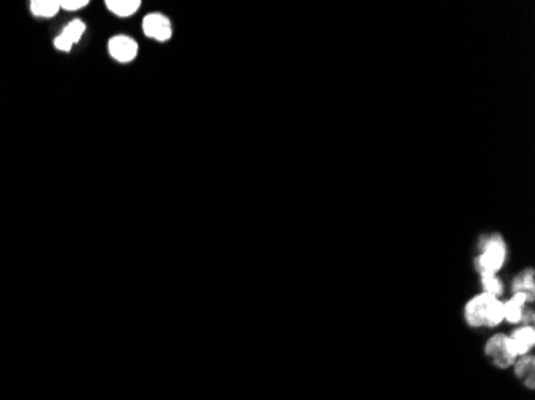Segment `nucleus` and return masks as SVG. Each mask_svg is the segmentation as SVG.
I'll use <instances>...</instances> for the list:
<instances>
[{
    "label": "nucleus",
    "mask_w": 535,
    "mask_h": 400,
    "mask_svg": "<svg viewBox=\"0 0 535 400\" xmlns=\"http://www.w3.org/2000/svg\"><path fill=\"white\" fill-rule=\"evenodd\" d=\"M484 353L492 360V364L499 368L512 367L514 365L516 359H518V354H516L512 340H509L508 335L503 333L492 336L490 340L485 343Z\"/></svg>",
    "instance_id": "7ed1b4c3"
},
{
    "label": "nucleus",
    "mask_w": 535,
    "mask_h": 400,
    "mask_svg": "<svg viewBox=\"0 0 535 400\" xmlns=\"http://www.w3.org/2000/svg\"><path fill=\"white\" fill-rule=\"evenodd\" d=\"M109 53L119 63H130L138 55V44L128 35H116L109 40Z\"/></svg>",
    "instance_id": "39448f33"
},
{
    "label": "nucleus",
    "mask_w": 535,
    "mask_h": 400,
    "mask_svg": "<svg viewBox=\"0 0 535 400\" xmlns=\"http://www.w3.org/2000/svg\"><path fill=\"white\" fill-rule=\"evenodd\" d=\"M479 255L475 260V266L479 273H492L495 274L497 270L503 268L507 261V244L500 234H492V236H484L479 240Z\"/></svg>",
    "instance_id": "f03ea898"
},
{
    "label": "nucleus",
    "mask_w": 535,
    "mask_h": 400,
    "mask_svg": "<svg viewBox=\"0 0 535 400\" xmlns=\"http://www.w3.org/2000/svg\"><path fill=\"white\" fill-rule=\"evenodd\" d=\"M509 340H512V344L518 357L526 355L535 344V328L532 325H524V327L516 328L513 333L509 335Z\"/></svg>",
    "instance_id": "0eeeda50"
},
{
    "label": "nucleus",
    "mask_w": 535,
    "mask_h": 400,
    "mask_svg": "<svg viewBox=\"0 0 535 400\" xmlns=\"http://www.w3.org/2000/svg\"><path fill=\"white\" fill-rule=\"evenodd\" d=\"M465 320L470 327H497L503 322V303L489 293L476 295L465 306Z\"/></svg>",
    "instance_id": "f257e3e1"
},
{
    "label": "nucleus",
    "mask_w": 535,
    "mask_h": 400,
    "mask_svg": "<svg viewBox=\"0 0 535 400\" xmlns=\"http://www.w3.org/2000/svg\"><path fill=\"white\" fill-rule=\"evenodd\" d=\"M481 285L484 288V293L494 295L497 298L503 293V282L492 273H481Z\"/></svg>",
    "instance_id": "f8f14e48"
},
{
    "label": "nucleus",
    "mask_w": 535,
    "mask_h": 400,
    "mask_svg": "<svg viewBox=\"0 0 535 400\" xmlns=\"http://www.w3.org/2000/svg\"><path fill=\"white\" fill-rule=\"evenodd\" d=\"M514 373L527 389L535 387V359L532 355H521L514 362Z\"/></svg>",
    "instance_id": "6e6552de"
},
{
    "label": "nucleus",
    "mask_w": 535,
    "mask_h": 400,
    "mask_svg": "<svg viewBox=\"0 0 535 400\" xmlns=\"http://www.w3.org/2000/svg\"><path fill=\"white\" fill-rule=\"evenodd\" d=\"M143 33L150 39L167 42L171 37L170 20L162 13H150L143 18Z\"/></svg>",
    "instance_id": "20e7f679"
},
{
    "label": "nucleus",
    "mask_w": 535,
    "mask_h": 400,
    "mask_svg": "<svg viewBox=\"0 0 535 400\" xmlns=\"http://www.w3.org/2000/svg\"><path fill=\"white\" fill-rule=\"evenodd\" d=\"M141 2L140 0H106V7L113 11L116 16L127 18L138 11Z\"/></svg>",
    "instance_id": "1a4fd4ad"
},
{
    "label": "nucleus",
    "mask_w": 535,
    "mask_h": 400,
    "mask_svg": "<svg viewBox=\"0 0 535 400\" xmlns=\"http://www.w3.org/2000/svg\"><path fill=\"white\" fill-rule=\"evenodd\" d=\"M30 11L35 16L52 18L60 11V2L58 0H33L30 2Z\"/></svg>",
    "instance_id": "9b49d317"
},
{
    "label": "nucleus",
    "mask_w": 535,
    "mask_h": 400,
    "mask_svg": "<svg viewBox=\"0 0 535 400\" xmlns=\"http://www.w3.org/2000/svg\"><path fill=\"white\" fill-rule=\"evenodd\" d=\"M85 5H89V0H61L60 8L66 11H76L84 8Z\"/></svg>",
    "instance_id": "ddd939ff"
},
{
    "label": "nucleus",
    "mask_w": 535,
    "mask_h": 400,
    "mask_svg": "<svg viewBox=\"0 0 535 400\" xmlns=\"http://www.w3.org/2000/svg\"><path fill=\"white\" fill-rule=\"evenodd\" d=\"M85 29H87V26H85L84 21L72 20L63 29V33H61L58 37H55V42H53L55 48H57V50H61V52H66V53L71 52L72 45L77 44V42L82 39Z\"/></svg>",
    "instance_id": "423d86ee"
},
{
    "label": "nucleus",
    "mask_w": 535,
    "mask_h": 400,
    "mask_svg": "<svg viewBox=\"0 0 535 400\" xmlns=\"http://www.w3.org/2000/svg\"><path fill=\"white\" fill-rule=\"evenodd\" d=\"M512 290L513 293H527L532 295L535 292V282H534V269H526L516 277L512 284Z\"/></svg>",
    "instance_id": "9d476101"
}]
</instances>
